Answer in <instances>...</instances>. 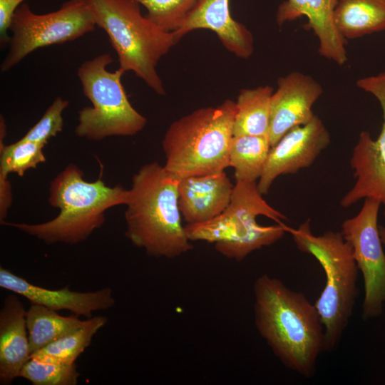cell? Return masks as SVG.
<instances>
[{"instance_id": "14", "label": "cell", "mask_w": 385, "mask_h": 385, "mask_svg": "<svg viewBox=\"0 0 385 385\" xmlns=\"http://www.w3.org/2000/svg\"><path fill=\"white\" fill-rule=\"evenodd\" d=\"M0 287L26 298L31 304L56 311L68 310L88 318L91 317L92 312L110 309L115 304L113 291L109 287L86 292L72 291L68 286L49 289L34 284L2 267H0Z\"/></svg>"}, {"instance_id": "7", "label": "cell", "mask_w": 385, "mask_h": 385, "mask_svg": "<svg viewBox=\"0 0 385 385\" xmlns=\"http://www.w3.org/2000/svg\"><path fill=\"white\" fill-rule=\"evenodd\" d=\"M288 232L297 247L312 255L324 271L326 284L314 305L324 327L325 350H332L348 324L358 294L359 269L352 248L342 232L314 235L309 220L298 228L289 227Z\"/></svg>"}, {"instance_id": "24", "label": "cell", "mask_w": 385, "mask_h": 385, "mask_svg": "<svg viewBox=\"0 0 385 385\" xmlns=\"http://www.w3.org/2000/svg\"><path fill=\"white\" fill-rule=\"evenodd\" d=\"M4 118H0V175L8 177L11 173L21 177L30 170L46 161L43 148L46 145L18 140L9 145H4L6 135Z\"/></svg>"}, {"instance_id": "3", "label": "cell", "mask_w": 385, "mask_h": 385, "mask_svg": "<svg viewBox=\"0 0 385 385\" xmlns=\"http://www.w3.org/2000/svg\"><path fill=\"white\" fill-rule=\"evenodd\" d=\"M83 171L71 163L51 182L48 202L60 210L53 220L39 224L2 225L16 228L47 245H76L87 240L105 222L106 211L126 205L129 190L121 185L107 186L101 176L93 182L83 179Z\"/></svg>"}, {"instance_id": "13", "label": "cell", "mask_w": 385, "mask_h": 385, "mask_svg": "<svg viewBox=\"0 0 385 385\" xmlns=\"http://www.w3.org/2000/svg\"><path fill=\"white\" fill-rule=\"evenodd\" d=\"M271 98L268 133L271 147L290 130L314 118L313 105L323 92L314 78L298 71L279 78Z\"/></svg>"}, {"instance_id": "29", "label": "cell", "mask_w": 385, "mask_h": 385, "mask_svg": "<svg viewBox=\"0 0 385 385\" xmlns=\"http://www.w3.org/2000/svg\"><path fill=\"white\" fill-rule=\"evenodd\" d=\"M11 186L8 177L0 175V222L2 225L11 204Z\"/></svg>"}, {"instance_id": "15", "label": "cell", "mask_w": 385, "mask_h": 385, "mask_svg": "<svg viewBox=\"0 0 385 385\" xmlns=\"http://www.w3.org/2000/svg\"><path fill=\"white\" fill-rule=\"evenodd\" d=\"M229 3L230 0H197L180 27L173 32L177 42L196 29H209L230 53L248 58L254 51L253 36L244 24L232 19Z\"/></svg>"}, {"instance_id": "4", "label": "cell", "mask_w": 385, "mask_h": 385, "mask_svg": "<svg viewBox=\"0 0 385 385\" xmlns=\"http://www.w3.org/2000/svg\"><path fill=\"white\" fill-rule=\"evenodd\" d=\"M285 215L262 197L257 182L237 181L230 202L214 219L186 225L190 241L214 243L225 257L241 261L250 253L280 240L289 227L282 220Z\"/></svg>"}, {"instance_id": "11", "label": "cell", "mask_w": 385, "mask_h": 385, "mask_svg": "<svg viewBox=\"0 0 385 385\" xmlns=\"http://www.w3.org/2000/svg\"><path fill=\"white\" fill-rule=\"evenodd\" d=\"M356 85L378 99L384 120L376 140H373L367 131L359 134L350 160L356 180L342 199L341 205L347 207L362 198L371 197L380 201L385 207V72L361 78Z\"/></svg>"}, {"instance_id": "16", "label": "cell", "mask_w": 385, "mask_h": 385, "mask_svg": "<svg viewBox=\"0 0 385 385\" xmlns=\"http://www.w3.org/2000/svg\"><path fill=\"white\" fill-rule=\"evenodd\" d=\"M337 2L338 0H286L278 6L276 20L281 26L306 16L308 22L305 26L317 36L319 54L343 66L347 61L346 40L338 31L334 21Z\"/></svg>"}, {"instance_id": "10", "label": "cell", "mask_w": 385, "mask_h": 385, "mask_svg": "<svg viewBox=\"0 0 385 385\" xmlns=\"http://www.w3.org/2000/svg\"><path fill=\"white\" fill-rule=\"evenodd\" d=\"M381 204L374 198H365L359 212L342 225L341 232L352 248L364 279V319L380 315L385 302V253L377 225Z\"/></svg>"}, {"instance_id": "19", "label": "cell", "mask_w": 385, "mask_h": 385, "mask_svg": "<svg viewBox=\"0 0 385 385\" xmlns=\"http://www.w3.org/2000/svg\"><path fill=\"white\" fill-rule=\"evenodd\" d=\"M334 21L346 40L384 31L385 0H338Z\"/></svg>"}, {"instance_id": "26", "label": "cell", "mask_w": 385, "mask_h": 385, "mask_svg": "<svg viewBox=\"0 0 385 385\" xmlns=\"http://www.w3.org/2000/svg\"><path fill=\"white\" fill-rule=\"evenodd\" d=\"M147 10L145 15L160 28L174 32L183 24L197 0H133Z\"/></svg>"}, {"instance_id": "12", "label": "cell", "mask_w": 385, "mask_h": 385, "mask_svg": "<svg viewBox=\"0 0 385 385\" xmlns=\"http://www.w3.org/2000/svg\"><path fill=\"white\" fill-rule=\"evenodd\" d=\"M329 143V133L316 115L307 123L290 130L270 148L257 183L260 192L267 194L278 176L311 165Z\"/></svg>"}, {"instance_id": "27", "label": "cell", "mask_w": 385, "mask_h": 385, "mask_svg": "<svg viewBox=\"0 0 385 385\" xmlns=\"http://www.w3.org/2000/svg\"><path fill=\"white\" fill-rule=\"evenodd\" d=\"M68 100L58 96L46 109L40 120L19 140L46 145L63 129V112L68 106Z\"/></svg>"}, {"instance_id": "8", "label": "cell", "mask_w": 385, "mask_h": 385, "mask_svg": "<svg viewBox=\"0 0 385 385\" xmlns=\"http://www.w3.org/2000/svg\"><path fill=\"white\" fill-rule=\"evenodd\" d=\"M113 62L110 53H102L84 61L77 70L85 96L91 106L78 112L76 135L92 140L110 136H131L147 124L145 116L128 100L122 83L125 71L108 69Z\"/></svg>"}, {"instance_id": "1", "label": "cell", "mask_w": 385, "mask_h": 385, "mask_svg": "<svg viewBox=\"0 0 385 385\" xmlns=\"http://www.w3.org/2000/svg\"><path fill=\"white\" fill-rule=\"evenodd\" d=\"M255 327L274 354L302 376H314L325 350L324 330L315 305L267 274L254 284Z\"/></svg>"}, {"instance_id": "9", "label": "cell", "mask_w": 385, "mask_h": 385, "mask_svg": "<svg viewBox=\"0 0 385 385\" xmlns=\"http://www.w3.org/2000/svg\"><path fill=\"white\" fill-rule=\"evenodd\" d=\"M96 27L87 0H68L58 10L43 14L34 13L23 3L13 19L9 48L1 71L11 70L36 49L74 41Z\"/></svg>"}, {"instance_id": "18", "label": "cell", "mask_w": 385, "mask_h": 385, "mask_svg": "<svg viewBox=\"0 0 385 385\" xmlns=\"http://www.w3.org/2000/svg\"><path fill=\"white\" fill-rule=\"evenodd\" d=\"M27 310L19 297L9 294L0 310V384H11L31 353L26 327Z\"/></svg>"}, {"instance_id": "23", "label": "cell", "mask_w": 385, "mask_h": 385, "mask_svg": "<svg viewBox=\"0 0 385 385\" xmlns=\"http://www.w3.org/2000/svg\"><path fill=\"white\" fill-rule=\"evenodd\" d=\"M107 318L90 317L77 329L32 354L31 358L42 361L74 364L90 345L98 331L106 325Z\"/></svg>"}, {"instance_id": "22", "label": "cell", "mask_w": 385, "mask_h": 385, "mask_svg": "<svg viewBox=\"0 0 385 385\" xmlns=\"http://www.w3.org/2000/svg\"><path fill=\"white\" fill-rule=\"evenodd\" d=\"M271 144L268 135H233L230 150V166L237 181L256 182L263 172Z\"/></svg>"}, {"instance_id": "20", "label": "cell", "mask_w": 385, "mask_h": 385, "mask_svg": "<svg viewBox=\"0 0 385 385\" xmlns=\"http://www.w3.org/2000/svg\"><path fill=\"white\" fill-rule=\"evenodd\" d=\"M273 92L270 86L240 90L235 102L233 135H268Z\"/></svg>"}, {"instance_id": "21", "label": "cell", "mask_w": 385, "mask_h": 385, "mask_svg": "<svg viewBox=\"0 0 385 385\" xmlns=\"http://www.w3.org/2000/svg\"><path fill=\"white\" fill-rule=\"evenodd\" d=\"M26 327L31 354L73 332L84 322L78 315L65 317L43 305L31 304L26 312Z\"/></svg>"}, {"instance_id": "2", "label": "cell", "mask_w": 385, "mask_h": 385, "mask_svg": "<svg viewBox=\"0 0 385 385\" xmlns=\"http://www.w3.org/2000/svg\"><path fill=\"white\" fill-rule=\"evenodd\" d=\"M180 180L157 162L143 165L133 176L125 235L150 256L174 258L192 249L178 207Z\"/></svg>"}, {"instance_id": "25", "label": "cell", "mask_w": 385, "mask_h": 385, "mask_svg": "<svg viewBox=\"0 0 385 385\" xmlns=\"http://www.w3.org/2000/svg\"><path fill=\"white\" fill-rule=\"evenodd\" d=\"M80 373L76 364H64L31 358L21 369L19 377L34 385H76Z\"/></svg>"}, {"instance_id": "30", "label": "cell", "mask_w": 385, "mask_h": 385, "mask_svg": "<svg viewBox=\"0 0 385 385\" xmlns=\"http://www.w3.org/2000/svg\"><path fill=\"white\" fill-rule=\"evenodd\" d=\"M379 230L382 244L385 245V227L381 225L379 226Z\"/></svg>"}, {"instance_id": "17", "label": "cell", "mask_w": 385, "mask_h": 385, "mask_svg": "<svg viewBox=\"0 0 385 385\" xmlns=\"http://www.w3.org/2000/svg\"><path fill=\"white\" fill-rule=\"evenodd\" d=\"M234 185L225 171L180 179L178 207L188 225L210 221L227 207Z\"/></svg>"}, {"instance_id": "28", "label": "cell", "mask_w": 385, "mask_h": 385, "mask_svg": "<svg viewBox=\"0 0 385 385\" xmlns=\"http://www.w3.org/2000/svg\"><path fill=\"white\" fill-rule=\"evenodd\" d=\"M26 0H0V43L1 46L9 44L13 19L17 9Z\"/></svg>"}, {"instance_id": "5", "label": "cell", "mask_w": 385, "mask_h": 385, "mask_svg": "<svg viewBox=\"0 0 385 385\" xmlns=\"http://www.w3.org/2000/svg\"><path fill=\"white\" fill-rule=\"evenodd\" d=\"M235 113V102L226 99L217 106L200 108L173 121L162 141L165 170L182 179L230 167Z\"/></svg>"}, {"instance_id": "6", "label": "cell", "mask_w": 385, "mask_h": 385, "mask_svg": "<svg viewBox=\"0 0 385 385\" xmlns=\"http://www.w3.org/2000/svg\"><path fill=\"white\" fill-rule=\"evenodd\" d=\"M96 26L108 35L119 68L132 71L158 95L165 90L156 67L178 42L173 32L165 31L143 15L133 0H87Z\"/></svg>"}]
</instances>
